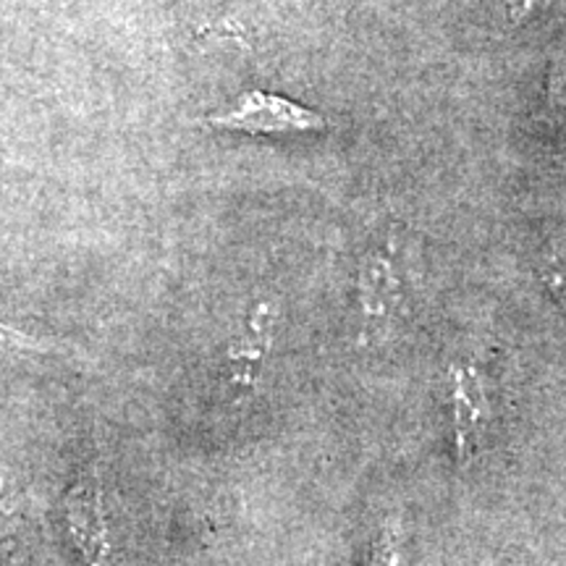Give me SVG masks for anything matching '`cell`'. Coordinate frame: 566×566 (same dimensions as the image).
<instances>
[{"label":"cell","instance_id":"cell-5","mask_svg":"<svg viewBox=\"0 0 566 566\" xmlns=\"http://www.w3.org/2000/svg\"><path fill=\"white\" fill-rule=\"evenodd\" d=\"M268 344H271V315L265 307H258L250 315L244 338H239L226 352V375L237 391H247L254 386V373L268 354Z\"/></svg>","mask_w":566,"mask_h":566},{"label":"cell","instance_id":"cell-6","mask_svg":"<svg viewBox=\"0 0 566 566\" xmlns=\"http://www.w3.org/2000/svg\"><path fill=\"white\" fill-rule=\"evenodd\" d=\"M370 566H407V551L401 535L396 533L394 525H384L378 541H375Z\"/></svg>","mask_w":566,"mask_h":566},{"label":"cell","instance_id":"cell-1","mask_svg":"<svg viewBox=\"0 0 566 566\" xmlns=\"http://www.w3.org/2000/svg\"><path fill=\"white\" fill-rule=\"evenodd\" d=\"M359 342L384 346L409 315V275L394 242L367 250L357 265Z\"/></svg>","mask_w":566,"mask_h":566},{"label":"cell","instance_id":"cell-9","mask_svg":"<svg viewBox=\"0 0 566 566\" xmlns=\"http://www.w3.org/2000/svg\"><path fill=\"white\" fill-rule=\"evenodd\" d=\"M551 0H506V9H509V21L514 27H520L522 21H527L533 13H537L543 6H548Z\"/></svg>","mask_w":566,"mask_h":566},{"label":"cell","instance_id":"cell-3","mask_svg":"<svg viewBox=\"0 0 566 566\" xmlns=\"http://www.w3.org/2000/svg\"><path fill=\"white\" fill-rule=\"evenodd\" d=\"M61 516L71 546L82 558V566H116L105 491L97 470L84 472L69 488V493L61 501Z\"/></svg>","mask_w":566,"mask_h":566},{"label":"cell","instance_id":"cell-7","mask_svg":"<svg viewBox=\"0 0 566 566\" xmlns=\"http://www.w3.org/2000/svg\"><path fill=\"white\" fill-rule=\"evenodd\" d=\"M543 281H546L548 292L554 294V300L566 310V239H562L543 265Z\"/></svg>","mask_w":566,"mask_h":566},{"label":"cell","instance_id":"cell-4","mask_svg":"<svg viewBox=\"0 0 566 566\" xmlns=\"http://www.w3.org/2000/svg\"><path fill=\"white\" fill-rule=\"evenodd\" d=\"M446 386H449L451 436H454L457 464L467 470L478 459L485 443L488 428H491V396H488L485 378L475 363L451 365L449 373H446Z\"/></svg>","mask_w":566,"mask_h":566},{"label":"cell","instance_id":"cell-8","mask_svg":"<svg viewBox=\"0 0 566 566\" xmlns=\"http://www.w3.org/2000/svg\"><path fill=\"white\" fill-rule=\"evenodd\" d=\"M546 111L551 118L562 116L566 111V55L556 61L554 71L548 76V95H546Z\"/></svg>","mask_w":566,"mask_h":566},{"label":"cell","instance_id":"cell-2","mask_svg":"<svg viewBox=\"0 0 566 566\" xmlns=\"http://www.w3.org/2000/svg\"><path fill=\"white\" fill-rule=\"evenodd\" d=\"M210 129L221 132H242L252 137H268V134H304V132H323L331 122L321 113L300 105L283 95L273 92L250 90L231 105L229 111L216 113L202 122Z\"/></svg>","mask_w":566,"mask_h":566}]
</instances>
